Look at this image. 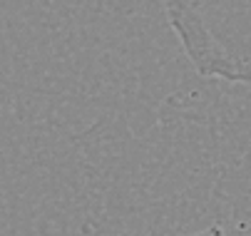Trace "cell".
<instances>
[{
	"instance_id": "1",
	"label": "cell",
	"mask_w": 251,
	"mask_h": 236,
	"mask_svg": "<svg viewBox=\"0 0 251 236\" xmlns=\"http://www.w3.org/2000/svg\"><path fill=\"white\" fill-rule=\"evenodd\" d=\"M187 236H226L224 231H222V226H206V229H201V231H194V234H187Z\"/></svg>"
}]
</instances>
